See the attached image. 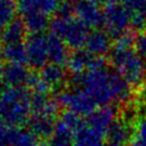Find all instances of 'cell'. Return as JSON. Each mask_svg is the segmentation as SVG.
<instances>
[{
  "label": "cell",
  "mask_w": 146,
  "mask_h": 146,
  "mask_svg": "<svg viewBox=\"0 0 146 146\" xmlns=\"http://www.w3.org/2000/svg\"><path fill=\"white\" fill-rule=\"evenodd\" d=\"M71 87L80 88L95 100L98 106L128 105L133 98V88L114 68L108 64L88 70L81 74H72Z\"/></svg>",
  "instance_id": "6da1fadb"
},
{
  "label": "cell",
  "mask_w": 146,
  "mask_h": 146,
  "mask_svg": "<svg viewBox=\"0 0 146 146\" xmlns=\"http://www.w3.org/2000/svg\"><path fill=\"white\" fill-rule=\"evenodd\" d=\"M111 67L133 88L142 86L146 78V62L134 48V36L130 33L117 38L109 54Z\"/></svg>",
  "instance_id": "7a4b0ae2"
},
{
  "label": "cell",
  "mask_w": 146,
  "mask_h": 146,
  "mask_svg": "<svg viewBox=\"0 0 146 146\" xmlns=\"http://www.w3.org/2000/svg\"><path fill=\"white\" fill-rule=\"evenodd\" d=\"M31 91L26 87H5L0 90V120L11 127H22L31 117Z\"/></svg>",
  "instance_id": "3957f363"
},
{
  "label": "cell",
  "mask_w": 146,
  "mask_h": 146,
  "mask_svg": "<svg viewBox=\"0 0 146 146\" xmlns=\"http://www.w3.org/2000/svg\"><path fill=\"white\" fill-rule=\"evenodd\" d=\"M50 32L60 38L73 50H82L86 45L89 28L73 15H57L50 21Z\"/></svg>",
  "instance_id": "277c9868"
},
{
  "label": "cell",
  "mask_w": 146,
  "mask_h": 146,
  "mask_svg": "<svg viewBox=\"0 0 146 146\" xmlns=\"http://www.w3.org/2000/svg\"><path fill=\"white\" fill-rule=\"evenodd\" d=\"M56 100L60 106H64L66 110H70L76 114L86 117L97 108H99L89 95H87L82 89L74 87L58 91Z\"/></svg>",
  "instance_id": "5b68a950"
},
{
  "label": "cell",
  "mask_w": 146,
  "mask_h": 146,
  "mask_svg": "<svg viewBox=\"0 0 146 146\" xmlns=\"http://www.w3.org/2000/svg\"><path fill=\"white\" fill-rule=\"evenodd\" d=\"M103 26L115 40L128 33V29L131 27V19L123 3L114 2L105 5L103 8Z\"/></svg>",
  "instance_id": "8992f818"
},
{
  "label": "cell",
  "mask_w": 146,
  "mask_h": 146,
  "mask_svg": "<svg viewBox=\"0 0 146 146\" xmlns=\"http://www.w3.org/2000/svg\"><path fill=\"white\" fill-rule=\"evenodd\" d=\"M25 45L29 67L35 71L44 68L48 61L47 35H44V32L29 33L25 40Z\"/></svg>",
  "instance_id": "52a82bcc"
},
{
  "label": "cell",
  "mask_w": 146,
  "mask_h": 146,
  "mask_svg": "<svg viewBox=\"0 0 146 146\" xmlns=\"http://www.w3.org/2000/svg\"><path fill=\"white\" fill-rule=\"evenodd\" d=\"M73 14L89 29L103 26V9L97 0H76L73 3Z\"/></svg>",
  "instance_id": "ba28073f"
},
{
  "label": "cell",
  "mask_w": 146,
  "mask_h": 146,
  "mask_svg": "<svg viewBox=\"0 0 146 146\" xmlns=\"http://www.w3.org/2000/svg\"><path fill=\"white\" fill-rule=\"evenodd\" d=\"M106 66V60L102 57H95L86 50H73L69 56L67 68L72 74H81L92 69Z\"/></svg>",
  "instance_id": "9c48e42d"
},
{
  "label": "cell",
  "mask_w": 146,
  "mask_h": 146,
  "mask_svg": "<svg viewBox=\"0 0 146 146\" xmlns=\"http://www.w3.org/2000/svg\"><path fill=\"white\" fill-rule=\"evenodd\" d=\"M119 112L115 105H104L97 108L90 115L86 118V123L91 128H94L98 132L106 134L111 125L117 118Z\"/></svg>",
  "instance_id": "30bf717a"
},
{
  "label": "cell",
  "mask_w": 146,
  "mask_h": 146,
  "mask_svg": "<svg viewBox=\"0 0 146 146\" xmlns=\"http://www.w3.org/2000/svg\"><path fill=\"white\" fill-rule=\"evenodd\" d=\"M112 39L113 38L110 36L106 30H102L101 28L94 29L88 35L85 50L95 57L104 58V56L109 55L112 50Z\"/></svg>",
  "instance_id": "8fae6325"
},
{
  "label": "cell",
  "mask_w": 146,
  "mask_h": 146,
  "mask_svg": "<svg viewBox=\"0 0 146 146\" xmlns=\"http://www.w3.org/2000/svg\"><path fill=\"white\" fill-rule=\"evenodd\" d=\"M31 72L25 64H5L0 80L5 87H26Z\"/></svg>",
  "instance_id": "7c38bea8"
},
{
  "label": "cell",
  "mask_w": 146,
  "mask_h": 146,
  "mask_svg": "<svg viewBox=\"0 0 146 146\" xmlns=\"http://www.w3.org/2000/svg\"><path fill=\"white\" fill-rule=\"evenodd\" d=\"M17 12L22 16L31 13H42L50 16L58 13L60 0H17Z\"/></svg>",
  "instance_id": "4fadbf2b"
},
{
  "label": "cell",
  "mask_w": 146,
  "mask_h": 146,
  "mask_svg": "<svg viewBox=\"0 0 146 146\" xmlns=\"http://www.w3.org/2000/svg\"><path fill=\"white\" fill-rule=\"evenodd\" d=\"M30 106L32 116H47L53 118L59 113L60 108L57 100L50 99L48 95L38 92H31Z\"/></svg>",
  "instance_id": "5bb4252c"
},
{
  "label": "cell",
  "mask_w": 146,
  "mask_h": 146,
  "mask_svg": "<svg viewBox=\"0 0 146 146\" xmlns=\"http://www.w3.org/2000/svg\"><path fill=\"white\" fill-rule=\"evenodd\" d=\"M128 10L131 28L137 32L146 30V0H123L121 2Z\"/></svg>",
  "instance_id": "9a60e30c"
},
{
  "label": "cell",
  "mask_w": 146,
  "mask_h": 146,
  "mask_svg": "<svg viewBox=\"0 0 146 146\" xmlns=\"http://www.w3.org/2000/svg\"><path fill=\"white\" fill-rule=\"evenodd\" d=\"M47 53L50 64H59L62 67L67 64L69 56L71 54L69 53L68 45L52 32L47 35Z\"/></svg>",
  "instance_id": "2e32d148"
},
{
  "label": "cell",
  "mask_w": 146,
  "mask_h": 146,
  "mask_svg": "<svg viewBox=\"0 0 146 146\" xmlns=\"http://www.w3.org/2000/svg\"><path fill=\"white\" fill-rule=\"evenodd\" d=\"M27 29L22 18H14L11 23L0 32V43L9 45L24 42L27 38Z\"/></svg>",
  "instance_id": "e0dca14e"
},
{
  "label": "cell",
  "mask_w": 146,
  "mask_h": 146,
  "mask_svg": "<svg viewBox=\"0 0 146 146\" xmlns=\"http://www.w3.org/2000/svg\"><path fill=\"white\" fill-rule=\"evenodd\" d=\"M39 75L50 89L54 88L58 91L62 90L61 86L66 83V78H67V73L62 66L50 62L40 70Z\"/></svg>",
  "instance_id": "ac0fdd59"
},
{
  "label": "cell",
  "mask_w": 146,
  "mask_h": 146,
  "mask_svg": "<svg viewBox=\"0 0 146 146\" xmlns=\"http://www.w3.org/2000/svg\"><path fill=\"white\" fill-rule=\"evenodd\" d=\"M105 135L85 123L74 132V146H104Z\"/></svg>",
  "instance_id": "d6986e66"
},
{
  "label": "cell",
  "mask_w": 146,
  "mask_h": 146,
  "mask_svg": "<svg viewBox=\"0 0 146 146\" xmlns=\"http://www.w3.org/2000/svg\"><path fill=\"white\" fill-rule=\"evenodd\" d=\"M56 120L47 116H31L28 121V128L40 140H48L56 127Z\"/></svg>",
  "instance_id": "ffe728a7"
},
{
  "label": "cell",
  "mask_w": 146,
  "mask_h": 146,
  "mask_svg": "<svg viewBox=\"0 0 146 146\" xmlns=\"http://www.w3.org/2000/svg\"><path fill=\"white\" fill-rule=\"evenodd\" d=\"M47 146H74V131L58 120L53 134L47 140Z\"/></svg>",
  "instance_id": "44dd1931"
},
{
  "label": "cell",
  "mask_w": 146,
  "mask_h": 146,
  "mask_svg": "<svg viewBox=\"0 0 146 146\" xmlns=\"http://www.w3.org/2000/svg\"><path fill=\"white\" fill-rule=\"evenodd\" d=\"M2 53H3V59L7 60L8 64H28L27 50H26L25 42L14 43V44H9V45H3Z\"/></svg>",
  "instance_id": "7402d4cb"
},
{
  "label": "cell",
  "mask_w": 146,
  "mask_h": 146,
  "mask_svg": "<svg viewBox=\"0 0 146 146\" xmlns=\"http://www.w3.org/2000/svg\"><path fill=\"white\" fill-rule=\"evenodd\" d=\"M25 27L30 33H40L44 32L47 27H50V16L42 13H31L22 16Z\"/></svg>",
  "instance_id": "603a6c76"
},
{
  "label": "cell",
  "mask_w": 146,
  "mask_h": 146,
  "mask_svg": "<svg viewBox=\"0 0 146 146\" xmlns=\"http://www.w3.org/2000/svg\"><path fill=\"white\" fill-rule=\"evenodd\" d=\"M12 146H40V139L29 128L15 127Z\"/></svg>",
  "instance_id": "cb8c5ba5"
},
{
  "label": "cell",
  "mask_w": 146,
  "mask_h": 146,
  "mask_svg": "<svg viewBox=\"0 0 146 146\" xmlns=\"http://www.w3.org/2000/svg\"><path fill=\"white\" fill-rule=\"evenodd\" d=\"M17 12V5L14 0H0V30L7 27L13 21Z\"/></svg>",
  "instance_id": "d4e9b609"
},
{
  "label": "cell",
  "mask_w": 146,
  "mask_h": 146,
  "mask_svg": "<svg viewBox=\"0 0 146 146\" xmlns=\"http://www.w3.org/2000/svg\"><path fill=\"white\" fill-rule=\"evenodd\" d=\"M133 142L135 146H146V111L137 115L134 121Z\"/></svg>",
  "instance_id": "484cf974"
},
{
  "label": "cell",
  "mask_w": 146,
  "mask_h": 146,
  "mask_svg": "<svg viewBox=\"0 0 146 146\" xmlns=\"http://www.w3.org/2000/svg\"><path fill=\"white\" fill-rule=\"evenodd\" d=\"M59 120L62 121L66 126H68L70 129H72L74 132L85 123V121L83 120V116L74 113L70 110H64V112L60 113Z\"/></svg>",
  "instance_id": "4316f807"
},
{
  "label": "cell",
  "mask_w": 146,
  "mask_h": 146,
  "mask_svg": "<svg viewBox=\"0 0 146 146\" xmlns=\"http://www.w3.org/2000/svg\"><path fill=\"white\" fill-rule=\"evenodd\" d=\"M14 128L2 121L0 123V146H12Z\"/></svg>",
  "instance_id": "83f0119b"
},
{
  "label": "cell",
  "mask_w": 146,
  "mask_h": 146,
  "mask_svg": "<svg viewBox=\"0 0 146 146\" xmlns=\"http://www.w3.org/2000/svg\"><path fill=\"white\" fill-rule=\"evenodd\" d=\"M137 99L143 106V109H145L146 111V82L137 88Z\"/></svg>",
  "instance_id": "f1b7e54d"
},
{
  "label": "cell",
  "mask_w": 146,
  "mask_h": 146,
  "mask_svg": "<svg viewBox=\"0 0 146 146\" xmlns=\"http://www.w3.org/2000/svg\"><path fill=\"white\" fill-rule=\"evenodd\" d=\"M2 60H3V53H2V47L0 45V78H1V74H2V69L5 66L2 64Z\"/></svg>",
  "instance_id": "f546056e"
},
{
  "label": "cell",
  "mask_w": 146,
  "mask_h": 146,
  "mask_svg": "<svg viewBox=\"0 0 146 146\" xmlns=\"http://www.w3.org/2000/svg\"><path fill=\"white\" fill-rule=\"evenodd\" d=\"M100 3H104V5H110V3H114V2H118V0H97Z\"/></svg>",
  "instance_id": "4dcf8cb0"
},
{
  "label": "cell",
  "mask_w": 146,
  "mask_h": 146,
  "mask_svg": "<svg viewBox=\"0 0 146 146\" xmlns=\"http://www.w3.org/2000/svg\"><path fill=\"white\" fill-rule=\"evenodd\" d=\"M60 1H64V2H67V3H71V2H73V1L75 2L76 0H60Z\"/></svg>",
  "instance_id": "1f68e13d"
},
{
  "label": "cell",
  "mask_w": 146,
  "mask_h": 146,
  "mask_svg": "<svg viewBox=\"0 0 146 146\" xmlns=\"http://www.w3.org/2000/svg\"><path fill=\"white\" fill-rule=\"evenodd\" d=\"M104 146H115V145H112V144H109V143H106Z\"/></svg>",
  "instance_id": "d6a6232c"
},
{
  "label": "cell",
  "mask_w": 146,
  "mask_h": 146,
  "mask_svg": "<svg viewBox=\"0 0 146 146\" xmlns=\"http://www.w3.org/2000/svg\"><path fill=\"white\" fill-rule=\"evenodd\" d=\"M40 146H47L46 144H40Z\"/></svg>",
  "instance_id": "836d02e7"
},
{
  "label": "cell",
  "mask_w": 146,
  "mask_h": 146,
  "mask_svg": "<svg viewBox=\"0 0 146 146\" xmlns=\"http://www.w3.org/2000/svg\"><path fill=\"white\" fill-rule=\"evenodd\" d=\"M127 146H135V145H134V144H133V145H131V144H129V145H127Z\"/></svg>",
  "instance_id": "e575fe53"
},
{
  "label": "cell",
  "mask_w": 146,
  "mask_h": 146,
  "mask_svg": "<svg viewBox=\"0 0 146 146\" xmlns=\"http://www.w3.org/2000/svg\"><path fill=\"white\" fill-rule=\"evenodd\" d=\"M0 123H1V120H0Z\"/></svg>",
  "instance_id": "d590c367"
}]
</instances>
